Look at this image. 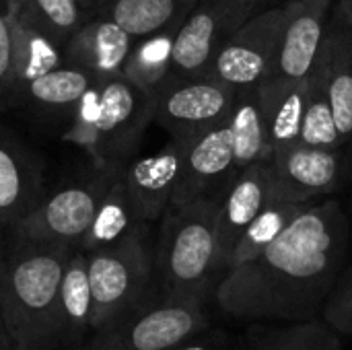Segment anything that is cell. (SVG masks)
Listing matches in <instances>:
<instances>
[{"mask_svg":"<svg viewBox=\"0 0 352 350\" xmlns=\"http://www.w3.org/2000/svg\"><path fill=\"white\" fill-rule=\"evenodd\" d=\"M134 37L118 23L101 17H85L82 25L64 45V60L85 68L97 78L122 74Z\"/></svg>","mask_w":352,"mask_h":350,"instance_id":"cell-17","label":"cell"},{"mask_svg":"<svg viewBox=\"0 0 352 350\" xmlns=\"http://www.w3.org/2000/svg\"><path fill=\"white\" fill-rule=\"evenodd\" d=\"M272 202L270 167L268 163H254L239 169L227 184L221 196L219 225H217V270L227 272L229 258L250 227V223Z\"/></svg>","mask_w":352,"mask_h":350,"instance_id":"cell-13","label":"cell"},{"mask_svg":"<svg viewBox=\"0 0 352 350\" xmlns=\"http://www.w3.org/2000/svg\"><path fill=\"white\" fill-rule=\"evenodd\" d=\"M155 95L126 76L99 78L91 95L80 149L95 169H122L153 122Z\"/></svg>","mask_w":352,"mask_h":350,"instance_id":"cell-4","label":"cell"},{"mask_svg":"<svg viewBox=\"0 0 352 350\" xmlns=\"http://www.w3.org/2000/svg\"><path fill=\"white\" fill-rule=\"evenodd\" d=\"M344 190L352 192V136L344 142Z\"/></svg>","mask_w":352,"mask_h":350,"instance_id":"cell-33","label":"cell"},{"mask_svg":"<svg viewBox=\"0 0 352 350\" xmlns=\"http://www.w3.org/2000/svg\"><path fill=\"white\" fill-rule=\"evenodd\" d=\"M334 2H336V6L352 21V0H334Z\"/></svg>","mask_w":352,"mask_h":350,"instance_id":"cell-35","label":"cell"},{"mask_svg":"<svg viewBox=\"0 0 352 350\" xmlns=\"http://www.w3.org/2000/svg\"><path fill=\"white\" fill-rule=\"evenodd\" d=\"M184 21L171 23L155 33L134 37L128 58L122 68V76H126L136 87L157 95L171 76V58L173 43Z\"/></svg>","mask_w":352,"mask_h":350,"instance_id":"cell-23","label":"cell"},{"mask_svg":"<svg viewBox=\"0 0 352 350\" xmlns=\"http://www.w3.org/2000/svg\"><path fill=\"white\" fill-rule=\"evenodd\" d=\"M80 4H82V8H85V10L89 12V10H91V8H93L95 4H97V0H80Z\"/></svg>","mask_w":352,"mask_h":350,"instance_id":"cell-37","label":"cell"},{"mask_svg":"<svg viewBox=\"0 0 352 350\" xmlns=\"http://www.w3.org/2000/svg\"><path fill=\"white\" fill-rule=\"evenodd\" d=\"M237 173L227 120L184 140L179 177L169 208L202 196H219Z\"/></svg>","mask_w":352,"mask_h":350,"instance_id":"cell-12","label":"cell"},{"mask_svg":"<svg viewBox=\"0 0 352 350\" xmlns=\"http://www.w3.org/2000/svg\"><path fill=\"white\" fill-rule=\"evenodd\" d=\"M16 103H19V93L14 80L12 33L4 19V12H0V111Z\"/></svg>","mask_w":352,"mask_h":350,"instance_id":"cell-32","label":"cell"},{"mask_svg":"<svg viewBox=\"0 0 352 350\" xmlns=\"http://www.w3.org/2000/svg\"><path fill=\"white\" fill-rule=\"evenodd\" d=\"M324 322L338 334L352 336V266H344L322 309Z\"/></svg>","mask_w":352,"mask_h":350,"instance_id":"cell-31","label":"cell"},{"mask_svg":"<svg viewBox=\"0 0 352 350\" xmlns=\"http://www.w3.org/2000/svg\"><path fill=\"white\" fill-rule=\"evenodd\" d=\"M227 126L231 132L237 171L254 163H268L270 146L258 87H241L235 91Z\"/></svg>","mask_w":352,"mask_h":350,"instance_id":"cell-24","label":"cell"},{"mask_svg":"<svg viewBox=\"0 0 352 350\" xmlns=\"http://www.w3.org/2000/svg\"><path fill=\"white\" fill-rule=\"evenodd\" d=\"M351 235L336 196L309 204L262 254L223 274L217 303L239 320H318L346 266Z\"/></svg>","mask_w":352,"mask_h":350,"instance_id":"cell-1","label":"cell"},{"mask_svg":"<svg viewBox=\"0 0 352 350\" xmlns=\"http://www.w3.org/2000/svg\"><path fill=\"white\" fill-rule=\"evenodd\" d=\"M272 202L311 204L344 192V149L295 142L268 159Z\"/></svg>","mask_w":352,"mask_h":350,"instance_id":"cell-10","label":"cell"},{"mask_svg":"<svg viewBox=\"0 0 352 350\" xmlns=\"http://www.w3.org/2000/svg\"><path fill=\"white\" fill-rule=\"evenodd\" d=\"M351 206H352V200H351Z\"/></svg>","mask_w":352,"mask_h":350,"instance_id":"cell-41","label":"cell"},{"mask_svg":"<svg viewBox=\"0 0 352 350\" xmlns=\"http://www.w3.org/2000/svg\"><path fill=\"white\" fill-rule=\"evenodd\" d=\"M260 8L256 0H198L175 35L169 83L208 74L225 41Z\"/></svg>","mask_w":352,"mask_h":350,"instance_id":"cell-8","label":"cell"},{"mask_svg":"<svg viewBox=\"0 0 352 350\" xmlns=\"http://www.w3.org/2000/svg\"><path fill=\"white\" fill-rule=\"evenodd\" d=\"M182 153L184 140L169 138V142L157 155L128 161L124 165L122 177L142 223L148 225L161 219L169 208L179 177Z\"/></svg>","mask_w":352,"mask_h":350,"instance_id":"cell-16","label":"cell"},{"mask_svg":"<svg viewBox=\"0 0 352 350\" xmlns=\"http://www.w3.org/2000/svg\"><path fill=\"white\" fill-rule=\"evenodd\" d=\"M289 326H280L268 330L254 350H340L338 332L330 328L326 322H287Z\"/></svg>","mask_w":352,"mask_h":350,"instance_id":"cell-29","label":"cell"},{"mask_svg":"<svg viewBox=\"0 0 352 350\" xmlns=\"http://www.w3.org/2000/svg\"><path fill=\"white\" fill-rule=\"evenodd\" d=\"M41 175L33 159L8 136L0 134V225L10 229L39 202Z\"/></svg>","mask_w":352,"mask_h":350,"instance_id":"cell-19","label":"cell"},{"mask_svg":"<svg viewBox=\"0 0 352 350\" xmlns=\"http://www.w3.org/2000/svg\"><path fill=\"white\" fill-rule=\"evenodd\" d=\"M309 91H311V74L309 76L270 74L258 85L270 155L276 149L301 140V126L309 101Z\"/></svg>","mask_w":352,"mask_h":350,"instance_id":"cell-18","label":"cell"},{"mask_svg":"<svg viewBox=\"0 0 352 350\" xmlns=\"http://www.w3.org/2000/svg\"><path fill=\"white\" fill-rule=\"evenodd\" d=\"M235 91L212 74L171 80L155 95L153 122L171 138H192L229 118Z\"/></svg>","mask_w":352,"mask_h":350,"instance_id":"cell-11","label":"cell"},{"mask_svg":"<svg viewBox=\"0 0 352 350\" xmlns=\"http://www.w3.org/2000/svg\"><path fill=\"white\" fill-rule=\"evenodd\" d=\"M314 72L328 95L344 144L352 136V21L336 2Z\"/></svg>","mask_w":352,"mask_h":350,"instance_id":"cell-14","label":"cell"},{"mask_svg":"<svg viewBox=\"0 0 352 350\" xmlns=\"http://www.w3.org/2000/svg\"><path fill=\"white\" fill-rule=\"evenodd\" d=\"M0 231H2V225H0Z\"/></svg>","mask_w":352,"mask_h":350,"instance_id":"cell-40","label":"cell"},{"mask_svg":"<svg viewBox=\"0 0 352 350\" xmlns=\"http://www.w3.org/2000/svg\"><path fill=\"white\" fill-rule=\"evenodd\" d=\"M91 318L89 262L82 250H74L58 289L56 303V347H70L85 338Z\"/></svg>","mask_w":352,"mask_h":350,"instance_id":"cell-21","label":"cell"},{"mask_svg":"<svg viewBox=\"0 0 352 350\" xmlns=\"http://www.w3.org/2000/svg\"><path fill=\"white\" fill-rule=\"evenodd\" d=\"M206 324L204 301L161 297L97 330L85 350H173Z\"/></svg>","mask_w":352,"mask_h":350,"instance_id":"cell-6","label":"cell"},{"mask_svg":"<svg viewBox=\"0 0 352 350\" xmlns=\"http://www.w3.org/2000/svg\"><path fill=\"white\" fill-rule=\"evenodd\" d=\"M285 19V2L260 8L225 41L208 74L235 89L258 87L264 78L274 74Z\"/></svg>","mask_w":352,"mask_h":350,"instance_id":"cell-9","label":"cell"},{"mask_svg":"<svg viewBox=\"0 0 352 350\" xmlns=\"http://www.w3.org/2000/svg\"><path fill=\"white\" fill-rule=\"evenodd\" d=\"M95 80H97V76H93L85 68L64 62L62 66L31 80L23 89L19 103L29 101L50 113H64V111L72 113V109L76 107V103L80 101L85 91Z\"/></svg>","mask_w":352,"mask_h":350,"instance_id":"cell-26","label":"cell"},{"mask_svg":"<svg viewBox=\"0 0 352 350\" xmlns=\"http://www.w3.org/2000/svg\"><path fill=\"white\" fill-rule=\"evenodd\" d=\"M120 169H97L82 182L66 186L43 198L27 217L10 227L19 239L41 243H64L78 250L80 239L93 223V217Z\"/></svg>","mask_w":352,"mask_h":350,"instance_id":"cell-7","label":"cell"},{"mask_svg":"<svg viewBox=\"0 0 352 350\" xmlns=\"http://www.w3.org/2000/svg\"><path fill=\"white\" fill-rule=\"evenodd\" d=\"M256 2H258L262 8H264V6H270V4H274V0H256Z\"/></svg>","mask_w":352,"mask_h":350,"instance_id":"cell-38","label":"cell"},{"mask_svg":"<svg viewBox=\"0 0 352 350\" xmlns=\"http://www.w3.org/2000/svg\"><path fill=\"white\" fill-rule=\"evenodd\" d=\"M74 250L14 235L0 248V314L12 350L56 349L58 289Z\"/></svg>","mask_w":352,"mask_h":350,"instance_id":"cell-2","label":"cell"},{"mask_svg":"<svg viewBox=\"0 0 352 350\" xmlns=\"http://www.w3.org/2000/svg\"><path fill=\"white\" fill-rule=\"evenodd\" d=\"M124 169V167H122ZM122 169L113 177L111 186L107 188L91 227L87 229L85 237L78 243V250L82 252H95L109 248L118 241H122L126 235H130L136 227L144 225L138 219L134 200L126 188V182L122 177Z\"/></svg>","mask_w":352,"mask_h":350,"instance_id":"cell-25","label":"cell"},{"mask_svg":"<svg viewBox=\"0 0 352 350\" xmlns=\"http://www.w3.org/2000/svg\"><path fill=\"white\" fill-rule=\"evenodd\" d=\"M283 2H291V0H274V4H283Z\"/></svg>","mask_w":352,"mask_h":350,"instance_id":"cell-39","label":"cell"},{"mask_svg":"<svg viewBox=\"0 0 352 350\" xmlns=\"http://www.w3.org/2000/svg\"><path fill=\"white\" fill-rule=\"evenodd\" d=\"M314 204V202H311ZM309 204H295V202H270L252 223L250 227L243 231V235L239 237L227 270L245 264L250 260H254L258 254H262L276 237L283 235V231L307 208Z\"/></svg>","mask_w":352,"mask_h":350,"instance_id":"cell-27","label":"cell"},{"mask_svg":"<svg viewBox=\"0 0 352 350\" xmlns=\"http://www.w3.org/2000/svg\"><path fill=\"white\" fill-rule=\"evenodd\" d=\"M303 144L309 146H320V149H340L342 138L334 120L332 105L328 101V95L318 78V74L311 70V91H309V101L301 126V140Z\"/></svg>","mask_w":352,"mask_h":350,"instance_id":"cell-30","label":"cell"},{"mask_svg":"<svg viewBox=\"0 0 352 350\" xmlns=\"http://www.w3.org/2000/svg\"><path fill=\"white\" fill-rule=\"evenodd\" d=\"M285 4L287 19L274 74L309 76L328 31L334 0H291Z\"/></svg>","mask_w":352,"mask_h":350,"instance_id":"cell-15","label":"cell"},{"mask_svg":"<svg viewBox=\"0 0 352 350\" xmlns=\"http://www.w3.org/2000/svg\"><path fill=\"white\" fill-rule=\"evenodd\" d=\"M196 2L198 0H97L87 17L109 19L132 37H142L184 21Z\"/></svg>","mask_w":352,"mask_h":350,"instance_id":"cell-22","label":"cell"},{"mask_svg":"<svg viewBox=\"0 0 352 350\" xmlns=\"http://www.w3.org/2000/svg\"><path fill=\"white\" fill-rule=\"evenodd\" d=\"M0 350H12L8 334H6V328H4V322H2V314H0Z\"/></svg>","mask_w":352,"mask_h":350,"instance_id":"cell-34","label":"cell"},{"mask_svg":"<svg viewBox=\"0 0 352 350\" xmlns=\"http://www.w3.org/2000/svg\"><path fill=\"white\" fill-rule=\"evenodd\" d=\"M177 350H212L210 347H206V344H190V347H182V349Z\"/></svg>","mask_w":352,"mask_h":350,"instance_id":"cell-36","label":"cell"},{"mask_svg":"<svg viewBox=\"0 0 352 350\" xmlns=\"http://www.w3.org/2000/svg\"><path fill=\"white\" fill-rule=\"evenodd\" d=\"M221 196H202L165 210L155 268L163 297L206 299L217 270V225Z\"/></svg>","mask_w":352,"mask_h":350,"instance_id":"cell-3","label":"cell"},{"mask_svg":"<svg viewBox=\"0 0 352 350\" xmlns=\"http://www.w3.org/2000/svg\"><path fill=\"white\" fill-rule=\"evenodd\" d=\"M8 2L14 4L21 17H25L31 25L41 29L47 37H52L58 45H62V50L87 17V10L82 8L80 0H8Z\"/></svg>","mask_w":352,"mask_h":350,"instance_id":"cell-28","label":"cell"},{"mask_svg":"<svg viewBox=\"0 0 352 350\" xmlns=\"http://www.w3.org/2000/svg\"><path fill=\"white\" fill-rule=\"evenodd\" d=\"M87 254V252H85ZM91 283L93 332L116 324L138 307L155 270V254L148 245V225L136 227L122 241L87 254Z\"/></svg>","mask_w":352,"mask_h":350,"instance_id":"cell-5","label":"cell"},{"mask_svg":"<svg viewBox=\"0 0 352 350\" xmlns=\"http://www.w3.org/2000/svg\"><path fill=\"white\" fill-rule=\"evenodd\" d=\"M4 19L12 33V54H14V80L16 93L21 97L23 89L39 78L41 74L62 66L64 50L52 37H47L41 29L31 25L25 17L19 14L12 2L4 0Z\"/></svg>","mask_w":352,"mask_h":350,"instance_id":"cell-20","label":"cell"}]
</instances>
